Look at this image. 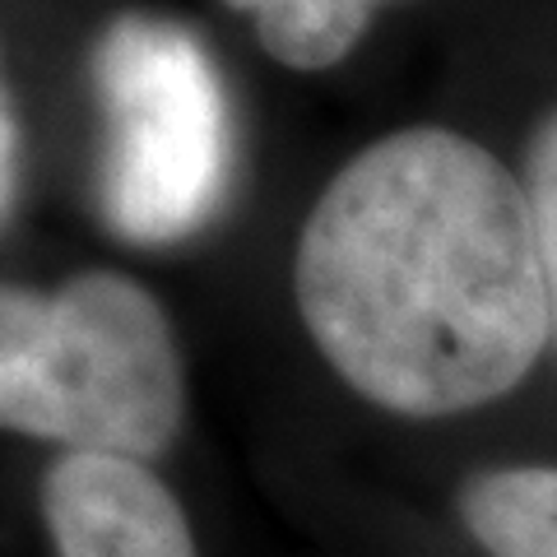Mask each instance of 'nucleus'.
Returning <instances> with one entry per match:
<instances>
[{
	"instance_id": "obj_1",
	"label": "nucleus",
	"mask_w": 557,
	"mask_h": 557,
	"mask_svg": "<svg viewBox=\"0 0 557 557\" xmlns=\"http://www.w3.org/2000/svg\"><path fill=\"white\" fill-rule=\"evenodd\" d=\"M293 298L344 386L405 418L493 405L553 339L525 182L446 126L391 131L335 172Z\"/></svg>"
},
{
	"instance_id": "obj_2",
	"label": "nucleus",
	"mask_w": 557,
	"mask_h": 557,
	"mask_svg": "<svg viewBox=\"0 0 557 557\" xmlns=\"http://www.w3.org/2000/svg\"><path fill=\"white\" fill-rule=\"evenodd\" d=\"M182 418V348L139 278L84 270L61 288L0 284V432L149 465Z\"/></svg>"
},
{
	"instance_id": "obj_3",
	"label": "nucleus",
	"mask_w": 557,
	"mask_h": 557,
	"mask_svg": "<svg viewBox=\"0 0 557 557\" xmlns=\"http://www.w3.org/2000/svg\"><path fill=\"white\" fill-rule=\"evenodd\" d=\"M102 112V219L135 247H172L219 214L233 177V116L196 28L131 10L94 42Z\"/></svg>"
},
{
	"instance_id": "obj_4",
	"label": "nucleus",
	"mask_w": 557,
	"mask_h": 557,
	"mask_svg": "<svg viewBox=\"0 0 557 557\" xmlns=\"http://www.w3.org/2000/svg\"><path fill=\"white\" fill-rule=\"evenodd\" d=\"M57 557H200L177 493L145 460L61 450L42 474Z\"/></svg>"
},
{
	"instance_id": "obj_5",
	"label": "nucleus",
	"mask_w": 557,
	"mask_h": 557,
	"mask_svg": "<svg viewBox=\"0 0 557 557\" xmlns=\"http://www.w3.org/2000/svg\"><path fill=\"white\" fill-rule=\"evenodd\" d=\"M460 525L487 557H557V465H502L460 483Z\"/></svg>"
},
{
	"instance_id": "obj_6",
	"label": "nucleus",
	"mask_w": 557,
	"mask_h": 557,
	"mask_svg": "<svg viewBox=\"0 0 557 557\" xmlns=\"http://www.w3.org/2000/svg\"><path fill=\"white\" fill-rule=\"evenodd\" d=\"M247 14L265 57L288 70H330L368 38L372 20L399 0H223Z\"/></svg>"
},
{
	"instance_id": "obj_7",
	"label": "nucleus",
	"mask_w": 557,
	"mask_h": 557,
	"mask_svg": "<svg viewBox=\"0 0 557 557\" xmlns=\"http://www.w3.org/2000/svg\"><path fill=\"white\" fill-rule=\"evenodd\" d=\"M520 182H525L530 214H534L539 260H544V284H548V317H553V339H557V108L539 121Z\"/></svg>"
},
{
	"instance_id": "obj_8",
	"label": "nucleus",
	"mask_w": 557,
	"mask_h": 557,
	"mask_svg": "<svg viewBox=\"0 0 557 557\" xmlns=\"http://www.w3.org/2000/svg\"><path fill=\"white\" fill-rule=\"evenodd\" d=\"M20 116H14V102L5 94V79H0V223L10 219L14 200H20Z\"/></svg>"
}]
</instances>
